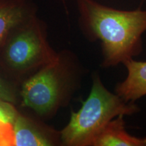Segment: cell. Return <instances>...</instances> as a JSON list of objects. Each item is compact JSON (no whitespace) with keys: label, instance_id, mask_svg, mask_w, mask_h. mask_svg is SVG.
Wrapping results in <instances>:
<instances>
[{"label":"cell","instance_id":"2","mask_svg":"<svg viewBox=\"0 0 146 146\" xmlns=\"http://www.w3.org/2000/svg\"><path fill=\"white\" fill-rule=\"evenodd\" d=\"M86 72L75 53L70 50L58 52L56 59L20 84L18 103L41 119H51L70 104Z\"/></svg>","mask_w":146,"mask_h":146},{"label":"cell","instance_id":"1","mask_svg":"<svg viewBox=\"0 0 146 146\" xmlns=\"http://www.w3.org/2000/svg\"><path fill=\"white\" fill-rule=\"evenodd\" d=\"M76 5L84 36L101 43L103 68L123 64L142 52L146 10H118L96 0H76Z\"/></svg>","mask_w":146,"mask_h":146},{"label":"cell","instance_id":"7","mask_svg":"<svg viewBox=\"0 0 146 146\" xmlns=\"http://www.w3.org/2000/svg\"><path fill=\"white\" fill-rule=\"evenodd\" d=\"M36 14L31 0H0V45L12 29Z\"/></svg>","mask_w":146,"mask_h":146},{"label":"cell","instance_id":"9","mask_svg":"<svg viewBox=\"0 0 146 146\" xmlns=\"http://www.w3.org/2000/svg\"><path fill=\"white\" fill-rule=\"evenodd\" d=\"M0 98L16 105L19 102L18 87L0 73Z\"/></svg>","mask_w":146,"mask_h":146},{"label":"cell","instance_id":"5","mask_svg":"<svg viewBox=\"0 0 146 146\" xmlns=\"http://www.w3.org/2000/svg\"><path fill=\"white\" fill-rule=\"evenodd\" d=\"M14 146H58L62 145L60 132L38 116L18 111L13 122Z\"/></svg>","mask_w":146,"mask_h":146},{"label":"cell","instance_id":"8","mask_svg":"<svg viewBox=\"0 0 146 146\" xmlns=\"http://www.w3.org/2000/svg\"><path fill=\"white\" fill-rule=\"evenodd\" d=\"M124 117L119 115L111 120L97 135L92 146H146V137L127 132Z\"/></svg>","mask_w":146,"mask_h":146},{"label":"cell","instance_id":"10","mask_svg":"<svg viewBox=\"0 0 146 146\" xmlns=\"http://www.w3.org/2000/svg\"><path fill=\"white\" fill-rule=\"evenodd\" d=\"M16 106L0 98V122L13 123L18 111Z\"/></svg>","mask_w":146,"mask_h":146},{"label":"cell","instance_id":"4","mask_svg":"<svg viewBox=\"0 0 146 146\" xmlns=\"http://www.w3.org/2000/svg\"><path fill=\"white\" fill-rule=\"evenodd\" d=\"M135 102H127L108 89L98 73L92 74L89 96L77 112H70V120L60 131L62 146H92L104 127L119 115L131 116L139 112Z\"/></svg>","mask_w":146,"mask_h":146},{"label":"cell","instance_id":"3","mask_svg":"<svg viewBox=\"0 0 146 146\" xmlns=\"http://www.w3.org/2000/svg\"><path fill=\"white\" fill-rule=\"evenodd\" d=\"M45 23L34 14L11 30L0 45V73L18 87L57 57Z\"/></svg>","mask_w":146,"mask_h":146},{"label":"cell","instance_id":"6","mask_svg":"<svg viewBox=\"0 0 146 146\" xmlns=\"http://www.w3.org/2000/svg\"><path fill=\"white\" fill-rule=\"evenodd\" d=\"M127 75L123 81L116 84L114 93L127 102H135L146 96V62L134 58L123 64Z\"/></svg>","mask_w":146,"mask_h":146}]
</instances>
